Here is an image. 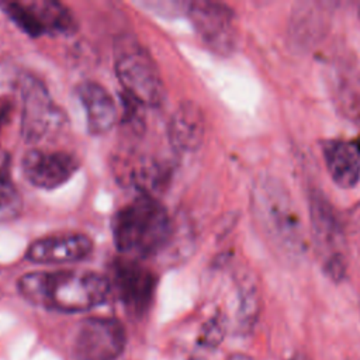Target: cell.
<instances>
[{"label": "cell", "instance_id": "21", "mask_svg": "<svg viewBox=\"0 0 360 360\" xmlns=\"http://www.w3.org/2000/svg\"><path fill=\"white\" fill-rule=\"evenodd\" d=\"M229 360H253L252 357H249V356H246V354H232L231 357H229Z\"/></svg>", "mask_w": 360, "mask_h": 360}, {"label": "cell", "instance_id": "20", "mask_svg": "<svg viewBox=\"0 0 360 360\" xmlns=\"http://www.w3.org/2000/svg\"><path fill=\"white\" fill-rule=\"evenodd\" d=\"M8 115H10V104H8V101H0V129L7 122Z\"/></svg>", "mask_w": 360, "mask_h": 360}, {"label": "cell", "instance_id": "10", "mask_svg": "<svg viewBox=\"0 0 360 360\" xmlns=\"http://www.w3.org/2000/svg\"><path fill=\"white\" fill-rule=\"evenodd\" d=\"M114 287L127 314L143 316L153 301L156 290L155 273L141 264L138 259L118 260L112 270Z\"/></svg>", "mask_w": 360, "mask_h": 360}, {"label": "cell", "instance_id": "16", "mask_svg": "<svg viewBox=\"0 0 360 360\" xmlns=\"http://www.w3.org/2000/svg\"><path fill=\"white\" fill-rule=\"evenodd\" d=\"M329 10L326 3H300L295 6L290 21L291 44L300 48H309L326 32Z\"/></svg>", "mask_w": 360, "mask_h": 360}, {"label": "cell", "instance_id": "13", "mask_svg": "<svg viewBox=\"0 0 360 360\" xmlns=\"http://www.w3.org/2000/svg\"><path fill=\"white\" fill-rule=\"evenodd\" d=\"M76 94L86 111L87 129L91 135L108 132L118 120V108L112 96L100 83L84 80L76 87Z\"/></svg>", "mask_w": 360, "mask_h": 360}, {"label": "cell", "instance_id": "1", "mask_svg": "<svg viewBox=\"0 0 360 360\" xmlns=\"http://www.w3.org/2000/svg\"><path fill=\"white\" fill-rule=\"evenodd\" d=\"M20 294L34 305L59 311L83 312L103 304L110 292V281L89 270L32 271L17 281Z\"/></svg>", "mask_w": 360, "mask_h": 360}, {"label": "cell", "instance_id": "3", "mask_svg": "<svg viewBox=\"0 0 360 360\" xmlns=\"http://www.w3.org/2000/svg\"><path fill=\"white\" fill-rule=\"evenodd\" d=\"M170 218L163 204L152 194L139 193L115 211L111 221L117 249L129 259L155 255L170 236Z\"/></svg>", "mask_w": 360, "mask_h": 360}, {"label": "cell", "instance_id": "15", "mask_svg": "<svg viewBox=\"0 0 360 360\" xmlns=\"http://www.w3.org/2000/svg\"><path fill=\"white\" fill-rule=\"evenodd\" d=\"M326 169L333 181L343 188L353 187L360 179V143L332 139L322 146Z\"/></svg>", "mask_w": 360, "mask_h": 360}, {"label": "cell", "instance_id": "14", "mask_svg": "<svg viewBox=\"0 0 360 360\" xmlns=\"http://www.w3.org/2000/svg\"><path fill=\"white\" fill-rule=\"evenodd\" d=\"M205 135V118L202 110L194 101H183L173 111L167 122V139L179 152L198 149Z\"/></svg>", "mask_w": 360, "mask_h": 360}, {"label": "cell", "instance_id": "5", "mask_svg": "<svg viewBox=\"0 0 360 360\" xmlns=\"http://www.w3.org/2000/svg\"><path fill=\"white\" fill-rule=\"evenodd\" d=\"M309 219L322 269L332 281L339 283L345 278L347 270L346 236L335 207L319 190L311 191Z\"/></svg>", "mask_w": 360, "mask_h": 360}, {"label": "cell", "instance_id": "2", "mask_svg": "<svg viewBox=\"0 0 360 360\" xmlns=\"http://www.w3.org/2000/svg\"><path fill=\"white\" fill-rule=\"evenodd\" d=\"M255 217L274 252L287 262H298L307 252L304 225L295 202L274 176H262L252 191Z\"/></svg>", "mask_w": 360, "mask_h": 360}, {"label": "cell", "instance_id": "7", "mask_svg": "<svg viewBox=\"0 0 360 360\" xmlns=\"http://www.w3.org/2000/svg\"><path fill=\"white\" fill-rule=\"evenodd\" d=\"M1 7L4 14L30 37L69 35L76 28L70 10L59 1H4Z\"/></svg>", "mask_w": 360, "mask_h": 360}, {"label": "cell", "instance_id": "9", "mask_svg": "<svg viewBox=\"0 0 360 360\" xmlns=\"http://www.w3.org/2000/svg\"><path fill=\"white\" fill-rule=\"evenodd\" d=\"M127 345L124 325L115 318L93 316L84 319L73 340L77 360H117Z\"/></svg>", "mask_w": 360, "mask_h": 360}, {"label": "cell", "instance_id": "12", "mask_svg": "<svg viewBox=\"0 0 360 360\" xmlns=\"http://www.w3.org/2000/svg\"><path fill=\"white\" fill-rule=\"evenodd\" d=\"M93 252V240L80 232H60L34 240L25 259L39 264H63L86 259Z\"/></svg>", "mask_w": 360, "mask_h": 360}, {"label": "cell", "instance_id": "19", "mask_svg": "<svg viewBox=\"0 0 360 360\" xmlns=\"http://www.w3.org/2000/svg\"><path fill=\"white\" fill-rule=\"evenodd\" d=\"M224 335H225V321L222 316L217 315L205 323L201 333V342L207 347H215L222 342Z\"/></svg>", "mask_w": 360, "mask_h": 360}, {"label": "cell", "instance_id": "11", "mask_svg": "<svg viewBox=\"0 0 360 360\" xmlns=\"http://www.w3.org/2000/svg\"><path fill=\"white\" fill-rule=\"evenodd\" d=\"M79 169V160L66 150L32 148L21 159V172L27 181L44 190L65 184Z\"/></svg>", "mask_w": 360, "mask_h": 360}, {"label": "cell", "instance_id": "8", "mask_svg": "<svg viewBox=\"0 0 360 360\" xmlns=\"http://www.w3.org/2000/svg\"><path fill=\"white\" fill-rule=\"evenodd\" d=\"M186 13L195 32L211 51L228 56L236 49V17L231 7L218 1L195 0L187 4Z\"/></svg>", "mask_w": 360, "mask_h": 360}, {"label": "cell", "instance_id": "18", "mask_svg": "<svg viewBox=\"0 0 360 360\" xmlns=\"http://www.w3.org/2000/svg\"><path fill=\"white\" fill-rule=\"evenodd\" d=\"M260 309V295L256 278L250 273H245L239 280V329L248 333L253 329Z\"/></svg>", "mask_w": 360, "mask_h": 360}, {"label": "cell", "instance_id": "17", "mask_svg": "<svg viewBox=\"0 0 360 360\" xmlns=\"http://www.w3.org/2000/svg\"><path fill=\"white\" fill-rule=\"evenodd\" d=\"M21 210L22 198L11 176L10 156L0 148V224L14 221Z\"/></svg>", "mask_w": 360, "mask_h": 360}, {"label": "cell", "instance_id": "4", "mask_svg": "<svg viewBox=\"0 0 360 360\" xmlns=\"http://www.w3.org/2000/svg\"><path fill=\"white\" fill-rule=\"evenodd\" d=\"M115 73L128 98L142 107H158L165 100V84L150 53L125 37L115 45Z\"/></svg>", "mask_w": 360, "mask_h": 360}, {"label": "cell", "instance_id": "6", "mask_svg": "<svg viewBox=\"0 0 360 360\" xmlns=\"http://www.w3.org/2000/svg\"><path fill=\"white\" fill-rule=\"evenodd\" d=\"M21 96V135L28 143L58 136L68 125L65 111L53 101L45 84L24 75L18 80Z\"/></svg>", "mask_w": 360, "mask_h": 360}]
</instances>
